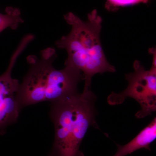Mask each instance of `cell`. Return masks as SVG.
Masks as SVG:
<instances>
[{
  "label": "cell",
  "instance_id": "cell-9",
  "mask_svg": "<svg viewBox=\"0 0 156 156\" xmlns=\"http://www.w3.org/2000/svg\"><path fill=\"white\" fill-rule=\"evenodd\" d=\"M149 53L153 55L152 64L151 67L156 69V51L155 48H151L149 50Z\"/></svg>",
  "mask_w": 156,
  "mask_h": 156
},
{
  "label": "cell",
  "instance_id": "cell-6",
  "mask_svg": "<svg viewBox=\"0 0 156 156\" xmlns=\"http://www.w3.org/2000/svg\"><path fill=\"white\" fill-rule=\"evenodd\" d=\"M156 138V118L131 141L124 145L116 144L117 151L113 156H126L141 148L151 151L150 145Z\"/></svg>",
  "mask_w": 156,
  "mask_h": 156
},
{
  "label": "cell",
  "instance_id": "cell-3",
  "mask_svg": "<svg viewBox=\"0 0 156 156\" xmlns=\"http://www.w3.org/2000/svg\"><path fill=\"white\" fill-rule=\"evenodd\" d=\"M96 95L91 88L51 103L50 119L54 127L53 146L47 156H84L80 147L90 126L95 121Z\"/></svg>",
  "mask_w": 156,
  "mask_h": 156
},
{
  "label": "cell",
  "instance_id": "cell-4",
  "mask_svg": "<svg viewBox=\"0 0 156 156\" xmlns=\"http://www.w3.org/2000/svg\"><path fill=\"white\" fill-rule=\"evenodd\" d=\"M134 72L126 75L128 87L119 93L112 92L108 97L110 105L121 104L127 98H134L138 102L141 109L135 116L142 119L156 111V69L146 70L137 60L134 62Z\"/></svg>",
  "mask_w": 156,
  "mask_h": 156
},
{
  "label": "cell",
  "instance_id": "cell-2",
  "mask_svg": "<svg viewBox=\"0 0 156 156\" xmlns=\"http://www.w3.org/2000/svg\"><path fill=\"white\" fill-rule=\"evenodd\" d=\"M64 18L71 29L56 42V46L67 52L65 66L80 71L85 81L84 87L91 88L95 74L115 72L114 66L107 60L101 43L102 19L95 10L88 15L87 21L72 13L66 14Z\"/></svg>",
  "mask_w": 156,
  "mask_h": 156
},
{
  "label": "cell",
  "instance_id": "cell-5",
  "mask_svg": "<svg viewBox=\"0 0 156 156\" xmlns=\"http://www.w3.org/2000/svg\"><path fill=\"white\" fill-rule=\"evenodd\" d=\"M30 42L28 37L22 39L10 58L8 68L0 76V135L5 134L9 126L17 122L21 108L18 101L20 83L11 76L16 60Z\"/></svg>",
  "mask_w": 156,
  "mask_h": 156
},
{
  "label": "cell",
  "instance_id": "cell-1",
  "mask_svg": "<svg viewBox=\"0 0 156 156\" xmlns=\"http://www.w3.org/2000/svg\"><path fill=\"white\" fill-rule=\"evenodd\" d=\"M56 57V50L48 48L27 58L29 69L20 84L18 101L21 109L36 104L62 100L78 93V85L83 80L80 71L65 66L56 69L53 65Z\"/></svg>",
  "mask_w": 156,
  "mask_h": 156
},
{
  "label": "cell",
  "instance_id": "cell-7",
  "mask_svg": "<svg viewBox=\"0 0 156 156\" xmlns=\"http://www.w3.org/2000/svg\"><path fill=\"white\" fill-rule=\"evenodd\" d=\"M24 22L21 17V13L17 8L8 7L5 14L0 13V33L6 29L16 30L20 24Z\"/></svg>",
  "mask_w": 156,
  "mask_h": 156
},
{
  "label": "cell",
  "instance_id": "cell-8",
  "mask_svg": "<svg viewBox=\"0 0 156 156\" xmlns=\"http://www.w3.org/2000/svg\"><path fill=\"white\" fill-rule=\"evenodd\" d=\"M149 0H107L106 8L113 11L119 7L131 5L138 3H147Z\"/></svg>",
  "mask_w": 156,
  "mask_h": 156
}]
</instances>
